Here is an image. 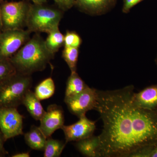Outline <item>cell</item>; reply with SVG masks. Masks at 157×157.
<instances>
[{
	"instance_id": "obj_27",
	"label": "cell",
	"mask_w": 157,
	"mask_h": 157,
	"mask_svg": "<svg viewBox=\"0 0 157 157\" xmlns=\"http://www.w3.org/2000/svg\"><path fill=\"white\" fill-rule=\"evenodd\" d=\"M12 157H30L29 152H21L16 154L13 155Z\"/></svg>"
},
{
	"instance_id": "obj_32",
	"label": "cell",
	"mask_w": 157,
	"mask_h": 157,
	"mask_svg": "<svg viewBox=\"0 0 157 157\" xmlns=\"http://www.w3.org/2000/svg\"><path fill=\"white\" fill-rule=\"evenodd\" d=\"M156 64H157V58L156 59Z\"/></svg>"
},
{
	"instance_id": "obj_11",
	"label": "cell",
	"mask_w": 157,
	"mask_h": 157,
	"mask_svg": "<svg viewBox=\"0 0 157 157\" xmlns=\"http://www.w3.org/2000/svg\"><path fill=\"white\" fill-rule=\"evenodd\" d=\"M132 101L139 108L149 110L157 109V84L147 87L139 92L133 93Z\"/></svg>"
},
{
	"instance_id": "obj_28",
	"label": "cell",
	"mask_w": 157,
	"mask_h": 157,
	"mask_svg": "<svg viewBox=\"0 0 157 157\" xmlns=\"http://www.w3.org/2000/svg\"><path fill=\"white\" fill-rule=\"evenodd\" d=\"M47 0H32L33 3L36 4H45L47 2Z\"/></svg>"
},
{
	"instance_id": "obj_9",
	"label": "cell",
	"mask_w": 157,
	"mask_h": 157,
	"mask_svg": "<svg viewBox=\"0 0 157 157\" xmlns=\"http://www.w3.org/2000/svg\"><path fill=\"white\" fill-rule=\"evenodd\" d=\"M96 128V121L89 119L86 115L79 117L75 123L70 125H64L61 128L67 143L76 142L89 137L94 135Z\"/></svg>"
},
{
	"instance_id": "obj_20",
	"label": "cell",
	"mask_w": 157,
	"mask_h": 157,
	"mask_svg": "<svg viewBox=\"0 0 157 157\" xmlns=\"http://www.w3.org/2000/svg\"><path fill=\"white\" fill-rule=\"evenodd\" d=\"M78 54V48L64 46L62 52V58L67 64L71 73L76 72Z\"/></svg>"
},
{
	"instance_id": "obj_2",
	"label": "cell",
	"mask_w": 157,
	"mask_h": 157,
	"mask_svg": "<svg viewBox=\"0 0 157 157\" xmlns=\"http://www.w3.org/2000/svg\"><path fill=\"white\" fill-rule=\"evenodd\" d=\"M46 47L45 40L38 33L29 39L10 59L16 72L31 76L45 70L54 56Z\"/></svg>"
},
{
	"instance_id": "obj_1",
	"label": "cell",
	"mask_w": 157,
	"mask_h": 157,
	"mask_svg": "<svg viewBox=\"0 0 157 157\" xmlns=\"http://www.w3.org/2000/svg\"><path fill=\"white\" fill-rule=\"evenodd\" d=\"M134 86L98 90L95 109L103 123L99 135L101 157H128L142 147L157 143V109H144L132 101Z\"/></svg>"
},
{
	"instance_id": "obj_10",
	"label": "cell",
	"mask_w": 157,
	"mask_h": 157,
	"mask_svg": "<svg viewBox=\"0 0 157 157\" xmlns=\"http://www.w3.org/2000/svg\"><path fill=\"white\" fill-rule=\"evenodd\" d=\"M40 121L39 128L42 133L47 138L51 137L54 132L64 125L63 108L56 104L49 105Z\"/></svg>"
},
{
	"instance_id": "obj_24",
	"label": "cell",
	"mask_w": 157,
	"mask_h": 157,
	"mask_svg": "<svg viewBox=\"0 0 157 157\" xmlns=\"http://www.w3.org/2000/svg\"><path fill=\"white\" fill-rule=\"evenodd\" d=\"M59 8L63 11H66L71 9L75 5L76 0H53Z\"/></svg>"
},
{
	"instance_id": "obj_21",
	"label": "cell",
	"mask_w": 157,
	"mask_h": 157,
	"mask_svg": "<svg viewBox=\"0 0 157 157\" xmlns=\"http://www.w3.org/2000/svg\"><path fill=\"white\" fill-rule=\"evenodd\" d=\"M17 73L10 59H0V84Z\"/></svg>"
},
{
	"instance_id": "obj_26",
	"label": "cell",
	"mask_w": 157,
	"mask_h": 157,
	"mask_svg": "<svg viewBox=\"0 0 157 157\" xmlns=\"http://www.w3.org/2000/svg\"><path fill=\"white\" fill-rule=\"evenodd\" d=\"M5 141H6V140L4 139L2 134L0 131V153L4 155H5L7 154L4 147V142Z\"/></svg>"
},
{
	"instance_id": "obj_6",
	"label": "cell",
	"mask_w": 157,
	"mask_h": 157,
	"mask_svg": "<svg viewBox=\"0 0 157 157\" xmlns=\"http://www.w3.org/2000/svg\"><path fill=\"white\" fill-rule=\"evenodd\" d=\"M27 30H11L0 33V59H10L30 39Z\"/></svg>"
},
{
	"instance_id": "obj_7",
	"label": "cell",
	"mask_w": 157,
	"mask_h": 157,
	"mask_svg": "<svg viewBox=\"0 0 157 157\" xmlns=\"http://www.w3.org/2000/svg\"><path fill=\"white\" fill-rule=\"evenodd\" d=\"M98 98V90L88 86L81 93L64 100V102L69 111L79 118L88 111L95 110Z\"/></svg>"
},
{
	"instance_id": "obj_8",
	"label": "cell",
	"mask_w": 157,
	"mask_h": 157,
	"mask_svg": "<svg viewBox=\"0 0 157 157\" xmlns=\"http://www.w3.org/2000/svg\"><path fill=\"white\" fill-rule=\"evenodd\" d=\"M23 119L16 107L0 108V131L6 141L24 134Z\"/></svg>"
},
{
	"instance_id": "obj_3",
	"label": "cell",
	"mask_w": 157,
	"mask_h": 157,
	"mask_svg": "<svg viewBox=\"0 0 157 157\" xmlns=\"http://www.w3.org/2000/svg\"><path fill=\"white\" fill-rule=\"evenodd\" d=\"M63 10L45 4H31L26 25L30 33H50L59 27L63 17Z\"/></svg>"
},
{
	"instance_id": "obj_15",
	"label": "cell",
	"mask_w": 157,
	"mask_h": 157,
	"mask_svg": "<svg viewBox=\"0 0 157 157\" xmlns=\"http://www.w3.org/2000/svg\"><path fill=\"white\" fill-rule=\"evenodd\" d=\"M24 138L26 143L32 149L44 151L47 138L39 127L32 126L29 131L25 134Z\"/></svg>"
},
{
	"instance_id": "obj_22",
	"label": "cell",
	"mask_w": 157,
	"mask_h": 157,
	"mask_svg": "<svg viewBox=\"0 0 157 157\" xmlns=\"http://www.w3.org/2000/svg\"><path fill=\"white\" fill-rule=\"evenodd\" d=\"M82 43L80 36L73 31H67L64 36V45L67 47L79 48Z\"/></svg>"
},
{
	"instance_id": "obj_16",
	"label": "cell",
	"mask_w": 157,
	"mask_h": 157,
	"mask_svg": "<svg viewBox=\"0 0 157 157\" xmlns=\"http://www.w3.org/2000/svg\"><path fill=\"white\" fill-rule=\"evenodd\" d=\"M88 86L77 72H71L66 85L64 100L77 95L83 91Z\"/></svg>"
},
{
	"instance_id": "obj_19",
	"label": "cell",
	"mask_w": 157,
	"mask_h": 157,
	"mask_svg": "<svg viewBox=\"0 0 157 157\" xmlns=\"http://www.w3.org/2000/svg\"><path fill=\"white\" fill-rule=\"evenodd\" d=\"M67 142H64L51 137L47 138L44 150V157H59L63 152Z\"/></svg>"
},
{
	"instance_id": "obj_12",
	"label": "cell",
	"mask_w": 157,
	"mask_h": 157,
	"mask_svg": "<svg viewBox=\"0 0 157 157\" xmlns=\"http://www.w3.org/2000/svg\"><path fill=\"white\" fill-rule=\"evenodd\" d=\"M75 147L84 156L101 157V141L98 136L93 135L90 137L76 141Z\"/></svg>"
},
{
	"instance_id": "obj_4",
	"label": "cell",
	"mask_w": 157,
	"mask_h": 157,
	"mask_svg": "<svg viewBox=\"0 0 157 157\" xmlns=\"http://www.w3.org/2000/svg\"><path fill=\"white\" fill-rule=\"evenodd\" d=\"M30 75L16 73L0 84V108L16 107L22 104L26 93L31 89Z\"/></svg>"
},
{
	"instance_id": "obj_29",
	"label": "cell",
	"mask_w": 157,
	"mask_h": 157,
	"mask_svg": "<svg viewBox=\"0 0 157 157\" xmlns=\"http://www.w3.org/2000/svg\"><path fill=\"white\" fill-rule=\"evenodd\" d=\"M151 157H157V143L155 145L154 149L153 151Z\"/></svg>"
},
{
	"instance_id": "obj_30",
	"label": "cell",
	"mask_w": 157,
	"mask_h": 157,
	"mask_svg": "<svg viewBox=\"0 0 157 157\" xmlns=\"http://www.w3.org/2000/svg\"><path fill=\"white\" fill-rule=\"evenodd\" d=\"M2 31V20H1V11H0V33Z\"/></svg>"
},
{
	"instance_id": "obj_23",
	"label": "cell",
	"mask_w": 157,
	"mask_h": 157,
	"mask_svg": "<svg viewBox=\"0 0 157 157\" xmlns=\"http://www.w3.org/2000/svg\"><path fill=\"white\" fill-rule=\"evenodd\" d=\"M156 144L138 148L130 154L128 157H151Z\"/></svg>"
},
{
	"instance_id": "obj_5",
	"label": "cell",
	"mask_w": 157,
	"mask_h": 157,
	"mask_svg": "<svg viewBox=\"0 0 157 157\" xmlns=\"http://www.w3.org/2000/svg\"><path fill=\"white\" fill-rule=\"evenodd\" d=\"M30 5L25 0L19 2L0 0L2 31L23 29L26 25Z\"/></svg>"
},
{
	"instance_id": "obj_17",
	"label": "cell",
	"mask_w": 157,
	"mask_h": 157,
	"mask_svg": "<svg viewBox=\"0 0 157 157\" xmlns=\"http://www.w3.org/2000/svg\"><path fill=\"white\" fill-rule=\"evenodd\" d=\"M45 42L48 50L55 54L64 45V36L61 33L59 27H57L48 33Z\"/></svg>"
},
{
	"instance_id": "obj_14",
	"label": "cell",
	"mask_w": 157,
	"mask_h": 157,
	"mask_svg": "<svg viewBox=\"0 0 157 157\" xmlns=\"http://www.w3.org/2000/svg\"><path fill=\"white\" fill-rule=\"evenodd\" d=\"M40 101L31 89L27 92L23 99L22 104L32 117L36 121H40L45 112Z\"/></svg>"
},
{
	"instance_id": "obj_25",
	"label": "cell",
	"mask_w": 157,
	"mask_h": 157,
	"mask_svg": "<svg viewBox=\"0 0 157 157\" xmlns=\"http://www.w3.org/2000/svg\"><path fill=\"white\" fill-rule=\"evenodd\" d=\"M144 0H124L122 11L124 13H128L135 6Z\"/></svg>"
},
{
	"instance_id": "obj_31",
	"label": "cell",
	"mask_w": 157,
	"mask_h": 157,
	"mask_svg": "<svg viewBox=\"0 0 157 157\" xmlns=\"http://www.w3.org/2000/svg\"><path fill=\"white\" fill-rule=\"evenodd\" d=\"M3 156H4V155L2 154V153H0V157H3Z\"/></svg>"
},
{
	"instance_id": "obj_18",
	"label": "cell",
	"mask_w": 157,
	"mask_h": 157,
	"mask_svg": "<svg viewBox=\"0 0 157 157\" xmlns=\"http://www.w3.org/2000/svg\"><path fill=\"white\" fill-rule=\"evenodd\" d=\"M55 90V84L53 79L51 77H48L37 86L34 93L40 101H42L52 97Z\"/></svg>"
},
{
	"instance_id": "obj_13",
	"label": "cell",
	"mask_w": 157,
	"mask_h": 157,
	"mask_svg": "<svg viewBox=\"0 0 157 157\" xmlns=\"http://www.w3.org/2000/svg\"><path fill=\"white\" fill-rule=\"evenodd\" d=\"M116 0H76L75 5L87 13H101L115 4Z\"/></svg>"
}]
</instances>
